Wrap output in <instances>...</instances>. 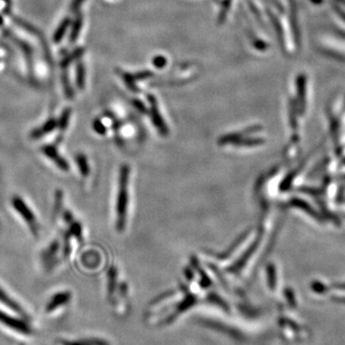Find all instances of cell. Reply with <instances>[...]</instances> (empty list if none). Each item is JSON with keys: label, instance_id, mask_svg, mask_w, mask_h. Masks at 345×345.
<instances>
[{"label": "cell", "instance_id": "1", "mask_svg": "<svg viewBox=\"0 0 345 345\" xmlns=\"http://www.w3.org/2000/svg\"><path fill=\"white\" fill-rule=\"evenodd\" d=\"M129 172L130 169L127 165H124L120 171L119 177V188L116 202V214H117V228L118 230L124 229L127 217L128 208V182H129Z\"/></svg>", "mask_w": 345, "mask_h": 345}, {"label": "cell", "instance_id": "2", "mask_svg": "<svg viewBox=\"0 0 345 345\" xmlns=\"http://www.w3.org/2000/svg\"><path fill=\"white\" fill-rule=\"evenodd\" d=\"M12 205L13 209L20 215V217L28 224V226L30 227L32 232L34 234L37 235V232H38L37 219L35 217L34 212L30 209V207L26 204L24 200L18 196H14L12 198Z\"/></svg>", "mask_w": 345, "mask_h": 345}, {"label": "cell", "instance_id": "3", "mask_svg": "<svg viewBox=\"0 0 345 345\" xmlns=\"http://www.w3.org/2000/svg\"><path fill=\"white\" fill-rule=\"evenodd\" d=\"M41 151H42L43 155L45 157H47L53 163H55V165L60 170H62L63 172L69 171V165H68L67 161L62 158L55 146L47 145V146H44L43 148L41 149Z\"/></svg>", "mask_w": 345, "mask_h": 345}, {"label": "cell", "instance_id": "4", "mask_svg": "<svg viewBox=\"0 0 345 345\" xmlns=\"http://www.w3.org/2000/svg\"><path fill=\"white\" fill-rule=\"evenodd\" d=\"M148 100L150 105H151V114H152V119L157 129L161 135H167L168 134V129L167 126L165 125L164 120L162 119V116L159 111V106L157 99L153 95H148Z\"/></svg>", "mask_w": 345, "mask_h": 345}, {"label": "cell", "instance_id": "5", "mask_svg": "<svg viewBox=\"0 0 345 345\" xmlns=\"http://www.w3.org/2000/svg\"><path fill=\"white\" fill-rule=\"evenodd\" d=\"M57 127H58V121L56 119H50L46 123L43 124L41 127L34 130L31 134V137L33 139H38L45 135H48Z\"/></svg>", "mask_w": 345, "mask_h": 345}, {"label": "cell", "instance_id": "6", "mask_svg": "<svg viewBox=\"0 0 345 345\" xmlns=\"http://www.w3.org/2000/svg\"><path fill=\"white\" fill-rule=\"evenodd\" d=\"M70 300V293L68 292H62V293H58L57 295L53 296L50 300L49 304L47 306L48 311H54L57 308H59V306L66 304L68 301Z\"/></svg>", "mask_w": 345, "mask_h": 345}, {"label": "cell", "instance_id": "7", "mask_svg": "<svg viewBox=\"0 0 345 345\" xmlns=\"http://www.w3.org/2000/svg\"><path fill=\"white\" fill-rule=\"evenodd\" d=\"M84 53H85V48H83V47H79V48L75 49L71 54H69L68 56H66L62 60V62H61V66H62L63 69L67 68L74 61L79 60L83 56Z\"/></svg>", "mask_w": 345, "mask_h": 345}, {"label": "cell", "instance_id": "8", "mask_svg": "<svg viewBox=\"0 0 345 345\" xmlns=\"http://www.w3.org/2000/svg\"><path fill=\"white\" fill-rule=\"evenodd\" d=\"M71 23V19L70 18H65L62 21V23L59 25V27L56 29L55 34L53 35V40L56 43H59L62 39V37H64L69 25Z\"/></svg>", "mask_w": 345, "mask_h": 345}, {"label": "cell", "instance_id": "9", "mask_svg": "<svg viewBox=\"0 0 345 345\" xmlns=\"http://www.w3.org/2000/svg\"><path fill=\"white\" fill-rule=\"evenodd\" d=\"M76 83L80 89H84L86 86V68L82 62H79L77 65Z\"/></svg>", "mask_w": 345, "mask_h": 345}, {"label": "cell", "instance_id": "10", "mask_svg": "<svg viewBox=\"0 0 345 345\" xmlns=\"http://www.w3.org/2000/svg\"><path fill=\"white\" fill-rule=\"evenodd\" d=\"M82 26H83V17L81 14H78L76 19H75L74 23L72 25V29H71V33L69 36L70 42L74 43L75 41L78 39V37L81 33L82 30Z\"/></svg>", "mask_w": 345, "mask_h": 345}, {"label": "cell", "instance_id": "11", "mask_svg": "<svg viewBox=\"0 0 345 345\" xmlns=\"http://www.w3.org/2000/svg\"><path fill=\"white\" fill-rule=\"evenodd\" d=\"M75 161H76V164L78 165L81 174L85 177L89 172V166H88L86 156H84L83 154H78L75 157Z\"/></svg>", "mask_w": 345, "mask_h": 345}, {"label": "cell", "instance_id": "12", "mask_svg": "<svg viewBox=\"0 0 345 345\" xmlns=\"http://www.w3.org/2000/svg\"><path fill=\"white\" fill-rule=\"evenodd\" d=\"M0 301H1L3 304H5L6 306H8L9 308L13 310V311H15V312H17V313H20V314L22 313V311H21L20 307H19L13 300H12V298L8 296V295L4 292V290H2L1 288H0Z\"/></svg>", "mask_w": 345, "mask_h": 345}, {"label": "cell", "instance_id": "13", "mask_svg": "<svg viewBox=\"0 0 345 345\" xmlns=\"http://www.w3.org/2000/svg\"><path fill=\"white\" fill-rule=\"evenodd\" d=\"M70 116H71V109H65L62 112L60 121L58 122V127L60 128L61 132L62 131L63 132L67 128L69 120H70Z\"/></svg>", "mask_w": 345, "mask_h": 345}, {"label": "cell", "instance_id": "14", "mask_svg": "<svg viewBox=\"0 0 345 345\" xmlns=\"http://www.w3.org/2000/svg\"><path fill=\"white\" fill-rule=\"evenodd\" d=\"M62 84H63V88H64V92L67 98H72L74 96V91L72 89V87L70 86V82L69 79L67 77V74L64 72L62 75Z\"/></svg>", "mask_w": 345, "mask_h": 345}, {"label": "cell", "instance_id": "15", "mask_svg": "<svg viewBox=\"0 0 345 345\" xmlns=\"http://www.w3.org/2000/svg\"><path fill=\"white\" fill-rule=\"evenodd\" d=\"M231 2H232V0H224L222 2V10H221L220 15H219V23H222V22H223V20L225 19L226 14H227V12L230 9Z\"/></svg>", "mask_w": 345, "mask_h": 345}, {"label": "cell", "instance_id": "16", "mask_svg": "<svg viewBox=\"0 0 345 345\" xmlns=\"http://www.w3.org/2000/svg\"><path fill=\"white\" fill-rule=\"evenodd\" d=\"M122 78H123L125 83L127 84V86H129L130 89H132L133 91H137V87L136 86V81L133 77V74L130 73H122Z\"/></svg>", "mask_w": 345, "mask_h": 345}, {"label": "cell", "instance_id": "17", "mask_svg": "<svg viewBox=\"0 0 345 345\" xmlns=\"http://www.w3.org/2000/svg\"><path fill=\"white\" fill-rule=\"evenodd\" d=\"M135 81H139V80H144V79H147V78H151L153 77V72L149 71V70H145V71H140L136 74L133 75Z\"/></svg>", "mask_w": 345, "mask_h": 345}, {"label": "cell", "instance_id": "18", "mask_svg": "<svg viewBox=\"0 0 345 345\" xmlns=\"http://www.w3.org/2000/svg\"><path fill=\"white\" fill-rule=\"evenodd\" d=\"M153 63H154V65H155L156 67H158V68H162V67H164V66L166 65L167 60H166L164 57H162V56H158V57H156V58L154 59Z\"/></svg>", "mask_w": 345, "mask_h": 345}, {"label": "cell", "instance_id": "19", "mask_svg": "<svg viewBox=\"0 0 345 345\" xmlns=\"http://www.w3.org/2000/svg\"><path fill=\"white\" fill-rule=\"evenodd\" d=\"M93 128L95 130V132H97L100 135H104L106 133V128L105 126L103 125L102 122H100L98 120H96L94 124H93Z\"/></svg>", "mask_w": 345, "mask_h": 345}, {"label": "cell", "instance_id": "20", "mask_svg": "<svg viewBox=\"0 0 345 345\" xmlns=\"http://www.w3.org/2000/svg\"><path fill=\"white\" fill-rule=\"evenodd\" d=\"M83 2H84V0H73L71 3V11L73 12H77Z\"/></svg>", "mask_w": 345, "mask_h": 345}, {"label": "cell", "instance_id": "21", "mask_svg": "<svg viewBox=\"0 0 345 345\" xmlns=\"http://www.w3.org/2000/svg\"><path fill=\"white\" fill-rule=\"evenodd\" d=\"M134 104H135V106L136 107V109H138L139 111H142V112H146V108H145V106H144V104L143 103H141L140 101H138V100H135L134 101Z\"/></svg>", "mask_w": 345, "mask_h": 345}, {"label": "cell", "instance_id": "22", "mask_svg": "<svg viewBox=\"0 0 345 345\" xmlns=\"http://www.w3.org/2000/svg\"><path fill=\"white\" fill-rule=\"evenodd\" d=\"M1 23H2V17L0 16V24H1Z\"/></svg>", "mask_w": 345, "mask_h": 345}]
</instances>
